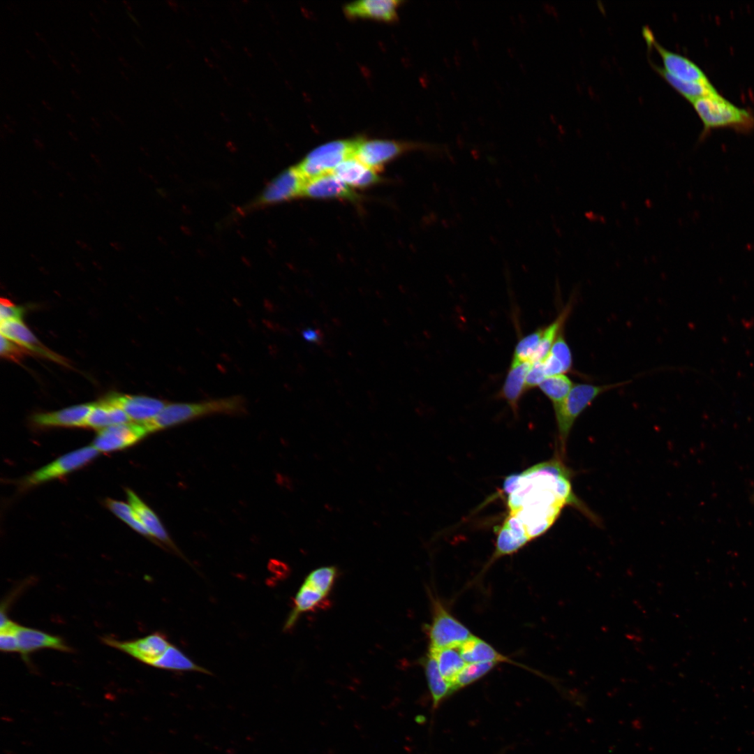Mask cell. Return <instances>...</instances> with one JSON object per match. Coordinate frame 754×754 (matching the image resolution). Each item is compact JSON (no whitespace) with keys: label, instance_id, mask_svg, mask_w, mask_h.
<instances>
[{"label":"cell","instance_id":"d590c367","mask_svg":"<svg viewBox=\"0 0 754 754\" xmlns=\"http://www.w3.org/2000/svg\"><path fill=\"white\" fill-rule=\"evenodd\" d=\"M24 314L22 307L15 305L10 300L2 297L0 300L1 322L5 320H22Z\"/></svg>","mask_w":754,"mask_h":754},{"label":"cell","instance_id":"8992f818","mask_svg":"<svg viewBox=\"0 0 754 754\" xmlns=\"http://www.w3.org/2000/svg\"><path fill=\"white\" fill-rule=\"evenodd\" d=\"M429 650L459 647L473 635L443 605L433 600V618L428 628Z\"/></svg>","mask_w":754,"mask_h":754},{"label":"cell","instance_id":"ffe728a7","mask_svg":"<svg viewBox=\"0 0 754 754\" xmlns=\"http://www.w3.org/2000/svg\"><path fill=\"white\" fill-rule=\"evenodd\" d=\"M126 492L128 504L131 506L138 519L147 529L150 536L155 538L178 552L155 512L131 489H126Z\"/></svg>","mask_w":754,"mask_h":754},{"label":"cell","instance_id":"5b68a950","mask_svg":"<svg viewBox=\"0 0 754 754\" xmlns=\"http://www.w3.org/2000/svg\"><path fill=\"white\" fill-rule=\"evenodd\" d=\"M357 143V140H337L320 146L297 168L306 181L332 172L341 162L354 157Z\"/></svg>","mask_w":754,"mask_h":754},{"label":"cell","instance_id":"277c9868","mask_svg":"<svg viewBox=\"0 0 754 754\" xmlns=\"http://www.w3.org/2000/svg\"><path fill=\"white\" fill-rule=\"evenodd\" d=\"M624 384L626 382L600 385L574 384L566 399L559 405L553 407L562 453L565 451L569 434L578 417L598 396Z\"/></svg>","mask_w":754,"mask_h":754},{"label":"cell","instance_id":"7402d4cb","mask_svg":"<svg viewBox=\"0 0 754 754\" xmlns=\"http://www.w3.org/2000/svg\"><path fill=\"white\" fill-rule=\"evenodd\" d=\"M400 1L394 0H364L348 4L346 15L351 17H369L384 21H392L397 17Z\"/></svg>","mask_w":754,"mask_h":754},{"label":"cell","instance_id":"d6a6232c","mask_svg":"<svg viewBox=\"0 0 754 754\" xmlns=\"http://www.w3.org/2000/svg\"><path fill=\"white\" fill-rule=\"evenodd\" d=\"M543 330L544 327L538 328L519 339L515 346L512 360L531 363L532 359L539 346Z\"/></svg>","mask_w":754,"mask_h":754},{"label":"cell","instance_id":"6da1fadb","mask_svg":"<svg viewBox=\"0 0 754 754\" xmlns=\"http://www.w3.org/2000/svg\"><path fill=\"white\" fill-rule=\"evenodd\" d=\"M572 475L556 458L507 477L503 489L509 512L503 525L531 541L554 524L566 505L575 506L593 519V514L572 490Z\"/></svg>","mask_w":754,"mask_h":754},{"label":"cell","instance_id":"1f68e13d","mask_svg":"<svg viewBox=\"0 0 754 754\" xmlns=\"http://www.w3.org/2000/svg\"><path fill=\"white\" fill-rule=\"evenodd\" d=\"M105 505L116 516L126 523L133 529L146 537H151L129 504H126L119 501L107 498L105 500Z\"/></svg>","mask_w":754,"mask_h":754},{"label":"cell","instance_id":"30bf717a","mask_svg":"<svg viewBox=\"0 0 754 754\" xmlns=\"http://www.w3.org/2000/svg\"><path fill=\"white\" fill-rule=\"evenodd\" d=\"M306 182L297 166L290 168L277 175L265 186L255 203L256 205H269L302 195Z\"/></svg>","mask_w":754,"mask_h":754},{"label":"cell","instance_id":"f546056e","mask_svg":"<svg viewBox=\"0 0 754 754\" xmlns=\"http://www.w3.org/2000/svg\"><path fill=\"white\" fill-rule=\"evenodd\" d=\"M573 385L571 379L563 374L546 377L538 387L555 407L566 399Z\"/></svg>","mask_w":754,"mask_h":754},{"label":"cell","instance_id":"44dd1931","mask_svg":"<svg viewBox=\"0 0 754 754\" xmlns=\"http://www.w3.org/2000/svg\"><path fill=\"white\" fill-rule=\"evenodd\" d=\"M348 186L363 188L380 181V177L370 167L355 157H350L338 165L332 172Z\"/></svg>","mask_w":754,"mask_h":754},{"label":"cell","instance_id":"f1b7e54d","mask_svg":"<svg viewBox=\"0 0 754 754\" xmlns=\"http://www.w3.org/2000/svg\"><path fill=\"white\" fill-rule=\"evenodd\" d=\"M429 651L434 656L443 678L452 686L456 677L467 664L461 656L459 647L429 650Z\"/></svg>","mask_w":754,"mask_h":754},{"label":"cell","instance_id":"8d00e7d4","mask_svg":"<svg viewBox=\"0 0 754 754\" xmlns=\"http://www.w3.org/2000/svg\"><path fill=\"white\" fill-rule=\"evenodd\" d=\"M546 377L542 362H531L526 377L527 390L538 387Z\"/></svg>","mask_w":754,"mask_h":754},{"label":"cell","instance_id":"4dcf8cb0","mask_svg":"<svg viewBox=\"0 0 754 754\" xmlns=\"http://www.w3.org/2000/svg\"><path fill=\"white\" fill-rule=\"evenodd\" d=\"M496 665V663L492 662L467 663L453 681V690H456L475 681L488 673Z\"/></svg>","mask_w":754,"mask_h":754},{"label":"cell","instance_id":"4fadbf2b","mask_svg":"<svg viewBox=\"0 0 754 754\" xmlns=\"http://www.w3.org/2000/svg\"><path fill=\"white\" fill-rule=\"evenodd\" d=\"M121 408L131 422L143 423L154 418L167 405L158 399L114 393L105 398Z\"/></svg>","mask_w":754,"mask_h":754},{"label":"cell","instance_id":"5bb4252c","mask_svg":"<svg viewBox=\"0 0 754 754\" xmlns=\"http://www.w3.org/2000/svg\"><path fill=\"white\" fill-rule=\"evenodd\" d=\"M330 592L305 578L297 591L293 601V607L284 625V630L291 629L300 616L313 611L323 604Z\"/></svg>","mask_w":754,"mask_h":754},{"label":"cell","instance_id":"2e32d148","mask_svg":"<svg viewBox=\"0 0 754 754\" xmlns=\"http://www.w3.org/2000/svg\"><path fill=\"white\" fill-rule=\"evenodd\" d=\"M302 195L312 198H357L351 188L332 172L307 180Z\"/></svg>","mask_w":754,"mask_h":754},{"label":"cell","instance_id":"7c38bea8","mask_svg":"<svg viewBox=\"0 0 754 754\" xmlns=\"http://www.w3.org/2000/svg\"><path fill=\"white\" fill-rule=\"evenodd\" d=\"M643 36L647 45L654 47L660 54L664 69L672 75L691 82L711 83L704 72L693 61L663 47L654 38L649 28L643 29Z\"/></svg>","mask_w":754,"mask_h":754},{"label":"cell","instance_id":"ac0fdd59","mask_svg":"<svg viewBox=\"0 0 754 754\" xmlns=\"http://www.w3.org/2000/svg\"><path fill=\"white\" fill-rule=\"evenodd\" d=\"M531 362L512 360L498 397L504 399L515 414H517L521 399L527 391L526 377Z\"/></svg>","mask_w":754,"mask_h":754},{"label":"cell","instance_id":"9a60e30c","mask_svg":"<svg viewBox=\"0 0 754 754\" xmlns=\"http://www.w3.org/2000/svg\"><path fill=\"white\" fill-rule=\"evenodd\" d=\"M15 635L18 644V652L24 660H27L28 655L42 649H52L61 651H72L64 640L54 635L36 629L17 625Z\"/></svg>","mask_w":754,"mask_h":754},{"label":"cell","instance_id":"4316f807","mask_svg":"<svg viewBox=\"0 0 754 754\" xmlns=\"http://www.w3.org/2000/svg\"><path fill=\"white\" fill-rule=\"evenodd\" d=\"M572 307V302L570 301L561 311L554 320L546 327H544L542 336L539 346L532 359L531 362H542L549 354L550 349L563 330L565 323L568 318Z\"/></svg>","mask_w":754,"mask_h":754},{"label":"cell","instance_id":"836d02e7","mask_svg":"<svg viewBox=\"0 0 754 754\" xmlns=\"http://www.w3.org/2000/svg\"><path fill=\"white\" fill-rule=\"evenodd\" d=\"M549 353L561 363L566 373L570 371L572 366V357L570 347L565 339L563 330L561 331L553 343Z\"/></svg>","mask_w":754,"mask_h":754},{"label":"cell","instance_id":"3957f363","mask_svg":"<svg viewBox=\"0 0 754 754\" xmlns=\"http://www.w3.org/2000/svg\"><path fill=\"white\" fill-rule=\"evenodd\" d=\"M692 105L701 119L704 133L718 127H732L747 132L754 127V116L734 105L718 93L699 98Z\"/></svg>","mask_w":754,"mask_h":754},{"label":"cell","instance_id":"e575fe53","mask_svg":"<svg viewBox=\"0 0 754 754\" xmlns=\"http://www.w3.org/2000/svg\"><path fill=\"white\" fill-rule=\"evenodd\" d=\"M27 353L25 348L1 334V355L14 362H20Z\"/></svg>","mask_w":754,"mask_h":754},{"label":"cell","instance_id":"8fae6325","mask_svg":"<svg viewBox=\"0 0 754 754\" xmlns=\"http://www.w3.org/2000/svg\"><path fill=\"white\" fill-rule=\"evenodd\" d=\"M103 642L151 666L171 644L167 636L159 632L132 641L122 642L112 637H104Z\"/></svg>","mask_w":754,"mask_h":754},{"label":"cell","instance_id":"603a6c76","mask_svg":"<svg viewBox=\"0 0 754 754\" xmlns=\"http://www.w3.org/2000/svg\"><path fill=\"white\" fill-rule=\"evenodd\" d=\"M131 422L126 413L119 407L105 399L94 403L84 427L101 430L108 427Z\"/></svg>","mask_w":754,"mask_h":754},{"label":"cell","instance_id":"74e56055","mask_svg":"<svg viewBox=\"0 0 754 754\" xmlns=\"http://www.w3.org/2000/svg\"><path fill=\"white\" fill-rule=\"evenodd\" d=\"M302 337L306 341L318 343L321 340L319 332L313 329H305L302 332Z\"/></svg>","mask_w":754,"mask_h":754},{"label":"cell","instance_id":"d6986e66","mask_svg":"<svg viewBox=\"0 0 754 754\" xmlns=\"http://www.w3.org/2000/svg\"><path fill=\"white\" fill-rule=\"evenodd\" d=\"M94 403L73 406L59 411L38 413L34 416L35 424L43 427H84Z\"/></svg>","mask_w":754,"mask_h":754},{"label":"cell","instance_id":"83f0119b","mask_svg":"<svg viewBox=\"0 0 754 754\" xmlns=\"http://www.w3.org/2000/svg\"><path fill=\"white\" fill-rule=\"evenodd\" d=\"M151 666L172 671H193L212 674L207 669L195 663L178 647L172 644Z\"/></svg>","mask_w":754,"mask_h":754},{"label":"cell","instance_id":"cb8c5ba5","mask_svg":"<svg viewBox=\"0 0 754 754\" xmlns=\"http://www.w3.org/2000/svg\"><path fill=\"white\" fill-rule=\"evenodd\" d=\"M459 649L466 663L506 662L515 664L514 661L498 652L490 644L475 636L462 644Z\"/></svg>","mask_w":754,"mask_h":754},{"label":"cell","instance_id":"7a4b0ae2","mask_svg":"<svg viewBox=\"0 0 754 754\" xmlns=\"http://www.w3.org/2000/svg\"><path fill=\"white\" fill-rule=\"evenodd\" d=\"M245 411V401L240 397L219 399L200 403L167 404L152 420L143 422L149 433L214 413L235 414Z\"/></svg>","mask_w":754,"mask_h":754},{"label":"cell","instance_id":"e0dca14e","mask_svg":"<svg viewBox=\"0 0 754 754\" xmlns=\"http://www.w3.org/2000/svg\"><path fill=\"white\" fill-rule=\"evenodd\" d=\"M0 330L1 335L17 343L24 348L29 349L32 352L59 363H65L63 358L50 351L43 346L22 320H10L1 321Z\"/></svg>","mask_w":754,"mask_h":754},{"label":"cell","instance_id":"ba28073f","mask_svg":"<svg viewBox=\"0 0 754 754\" xmlns=\"http://www.w3.org/2000/svg\"><path fill=\"white\" fill-rule=\"evenodd\" d=\"M424 148L434 151H443L442 147L429 145L404 144L389 140H357L354 157L373 169L380 168L404 151Z\"/></svg>","mask_w":754,"mask_h":754},{"label":"cell","instance_id":"d4e9b609","mask_svg":"<svg viewBox=\"0 0 754 754\" xmlns=\"http://www.w3.org/2000/svg\"><path fill=\"white\" fill-rule=\"evenodd\" d=\"M651 64L661 77L690 103L699 98L718 93L711 83L706 84L684 80L672 75L663 68L653 63Z\"/></svg>","mask_w":754,"mask_h":754},{"label":"cell","instance_id":"9c48e42d","mask_svg":"<svg viewBox=\"0 0 754 754\" xmlns=\"http://www.w3.org/2000/svg\"><path fill=\"white\" fill-rule=\"evenodd\" d=\"M149 432L142 423L129 422L98 430L92 446L99 452H110L130 447Z\"/></svg>","mask_w":754,"mask_h":754},{"label":"cell","instance_id":"484cf974","mask_svg":"<svg viewBox=\"0 0 754 754\" xmlns=\"http://www.w3.org/2000/svg\"><path fill=\"white\" fill-rule=\"evenodd\" d=\"M434 705L437 706L449 693L454 691L452 685L442 676L434 656L428 652L422 659Z\"/></svg>","mask_w":754,"mask_h":754},{"label":"cell","instance_id":"52a82bcc","mask_svg":"<svg viewBox=\"0 0 754 754\" xmlns=\"http://www.w3.org/2000/svg\"><path fill=\"white\" fill-rule=\"evenodd\" d=\"M99 452L92 445L86 446L61 456L46 466L34 471L24 480L27 487L41 483L66 475L91 461Z\"/></svg>","mask_w":754,"mask_h":754}]
</instances>
